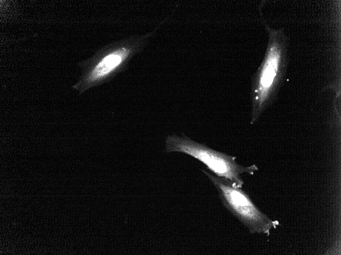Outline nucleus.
Instances as JSON below:
<instances>
[{"mask_svg":"<svg viewBox=\"0 0 341 255\" xmlns=\"http://www.w3.org/2000/svg\"><path fill=\"white\" fill-rule=\"evenodd\" d=\"M202 171L216 187L224 206L250 233L269 236L271 231L279 224L278 220L272 219L262 212L242 188L227 179Z\"/></svg>","mask_w":341,"mask_h":255,"instance_id":"obj_4","label":"nucleus"},{"mask_svg":"<svg viewBox=\"0 0 341 255\" xmlns=\"http://www.w3.org/2000/svg\"><path fill=\"white\" fill-rule=\"evenodd\" d=\"M157 29L143 35L130 36L99 50L81 63L82 75L73 88L82 94L125 71L131 59L143 50Z\"/></svg>","mask_w":341,"mask_h":255,"instance_id":"obj_2","label":"nucleus"},{"mask_svg":"<svg viewBox=\"0 0 341 255\" xmlns=\"http://www.w3.org/2000/svg\"><path fill=\"white\" fill-rule=\"evenodd\" d=\"M263 19L268 35L262 63L252 78L250 124H254L276 100L284 80L288 62L289 38L284 29L271 28Z\"/></svg>","mask_w":341,"mask_h":255,"instance_id":"obj_1","label":"nucleus"},{"mask_svg":"<svg viewBox=\"0 0 341 255\" xmlns=\"http://www.w3.org/2000/svg\"><path fill=\"white\" fill-rule=\"evenodd\" d=\"M165 148L167 153L181 152L198 159L216 176L227 179L240 188L244 184L241 174L253 175L258 170L255 164L250 166L239 164L235 156L214 150L205 144L190 139L183 133L182 136L176 134L168 135Z\"/></svg>","mask_w":341,"mask_h":255,"instance_id":"obj_3","label":"nucleus"}]
</instances>
